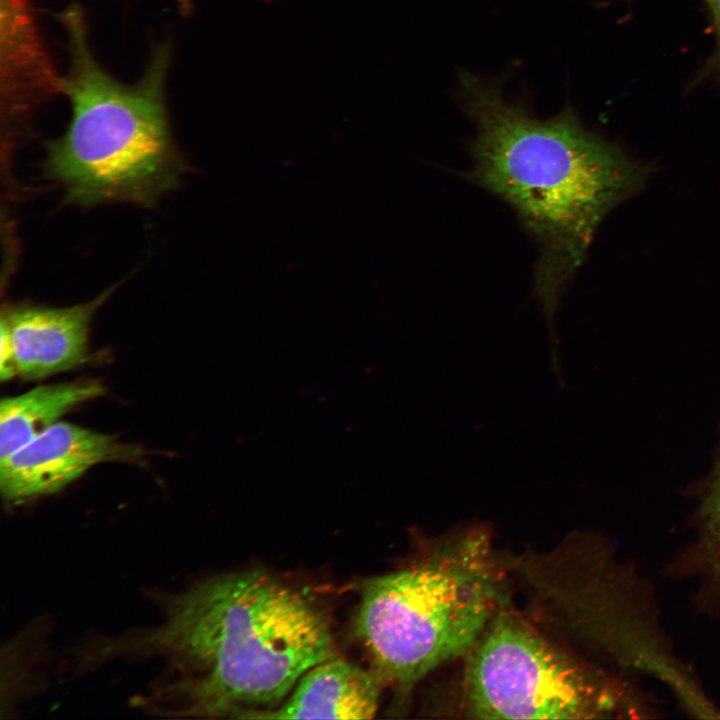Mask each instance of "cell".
<instances>
[{"instance_id":"obj_1","label":"cell","mask_w":720,"mask_h":720,"mask_svg":"<svg viewBox=\"0 0 720 720\" xmlns=\"http://www.w3.org/2000/svg\"><path fill=\"white\" fill-rule=\"evenodd\" d=\"M503 83L459 74L457 102L475 128L466 177L508 204L534 241L533 294L555 350L564 291L604 217L642 188L649 169L585 128L570 106L537 118L504 97Z\"/></svg>"},{"instance_id":"obj_5","label":"cell","mask_w":720,"mask_h":720,"mask_svg":"<svg viewBox=\"0 0 720 720\" xmlns=\"http://www.w3.org/2000/svg\"><path fill=\"white\" fill-rule=\"evenodd\" d=\"M466 656L467 717L586 719L616 708L606 680L501 607Z\"/></svg>"},{"instance_id":"obj_13","label":"cell","mask_w":720,"mask_h":720,"mask_svg":"<svg viewBox=\"0 0 720 720\" xmlns=\"http://www.w3.org/2000/svg\"><path fill=\"white\" fill-rule=\"evenodd\" d=\"M713 16L714 26L717 35V46L714 57L710 63L713 71L720 75V0H705Z\"/></svg>"},{"instance_id":"obj_7","label":"cell","mask_w":720,"mask_h":720,"mask_svg":"<svg viewBox=\"0 0 720 720\" xmlns=\"http://www.w3.org/2000/svg\"><path fill=\"white\" fill-rule=\"evenodd\" d=\"M111 291L64 308L22 306L9 310L2 320L10 333L17 375L39 379L86 362L91 320Z\"/></svg>"},{"instance_id":"obj_14","label":"cell","mask_w":720,"mask_h":720,"mask_svg":"<svg viewBox=\"0 0 720 720\" xmlns=\"http://www.w3.org/2000/svg\"><path fill=\"white\" fill-rule=\"evenodd\" d=\"M703 485L720 488V448L715 457L712 470Z\"/></svg>"},{"instance_id":"obj_6","label":"cell","mask_w":720,"mask_h":720,"mask_svg":"<svg viewBox=\"0 0 720 720\" xmlns=\"http://www.w3.org/2000/svg\"><path fill=\"white\" fill-rule=\"evenodd\" d=\"M137 457L111 435L57 422L0 460V489L7 502L18 503L58 492L99 463Z\"/></svg>"},{"instance_id":"obj_10","label":"cell","mask_w":720,"mask_h":720,"mask_svg":"<svg viewBox=\"0 0 720 720\" xmlns=\"http://www.w3.org/2000/svg\"><path fill=\"white\" fill-rule=\"evenodd\" d=\"M105 388L97 381L39 386L0 403V460L33 440L79 405L99 398Z\"/></svg>"},{"instance_id":"obj_2","label":"cell","mask_w":720,"mask_h":720,"mask_svg":"<svg viewBox=\"0 0 720 720\" xmlns=\"http://www.w3.org/2000/svg\"><path fill=\"white\" fill-rule=\"evenodd\" d=\"M133 642L186 671L174 689L187 711L238 718L279 705L334 647L312 601L260 570L193 586L170 601L162 625Z\"/></svg>"},{"instance_id":"obj_3","label":"cell","mask_w":720,"mask_h":720,"mask_svg":"<svg viewBox=\"0 0 720 720\" xmlns=\"http://www.w3.org/2000/svg\"><path fill=\"white\" fill-rule=\"evenodd\" d=\"M58 18L69 54L59 85L71 118L65 132L47 144V174L71 203L151 205L176 186L184 168L165 107L170 48L157 45L141 77L124 84L92 54L82 10L71 5Z\"/></svg>"},{"instance_id":"obj_8","label":"cell","mask_w":720,"mask_h":720,"mask_svg":"<svg viewBox=\"0 0 720 720\" xmlns=\"http://www.w3.org/2000/svg\"><path fill=\"white\" fill-rule=\"evenodd\" d=\"M380 679L333 656L309 669L276 707L251 719H371L380 697Z\"/></svg>"},{"instance_id":"obj_11","label":"cell","mask_w":720,"mask_h":720,"mask_svg":"<svg viewBox=\"0 0 720 720\" xmlns=\"http://www.w3.org/2000/svg\"><path fill=\"white\" fill-rule=\"evenodd\" d=\"M702 547L720 577V489L702 490L699 507Z\"/></svg>"},{"instance_id":"obj_9","label":"cell","mask_w":720,"mask_h":720,"mask_svg":"<svg viewBox=\"0 0 720 720\" xmlns=\"http://www.w3.org/2000/svg\"><path fill=\"white\" fill-rule=\"evenodd\" d=\"M1 91L8 101L41 99L60 91L29 0L0 1Z\"/></svg>"},{"instance_id":"obj_12","label":"cell","mask_w":720,"mask_h":720,"mask_svg":"<svg viewBox=\"0 0 720 720\" xmlns=\"http://www.w3.org/2000/svg\"><path fill=\"white\" fill-rule=\"evenodd\" d=\"M0 339V378L8 381L17 375V370L10 333L4 320H1Z\"/></svg>"},{"instance_id":"obj_4","label":"cell","mask_w":720,"mask_h":720,"mask_svg":"<svg viewBox=\"0 0 720 720\" xmlns=\"http://www.w3.org/2000/svg\"><path fill=\"white\" fill-rule=\"evenodd\" d=\"M501 559L482 528L440 537L407 566L369 579L355 621L382 683L410 689L466 655L502 603Z\"/></svg>"}]
</instances>
